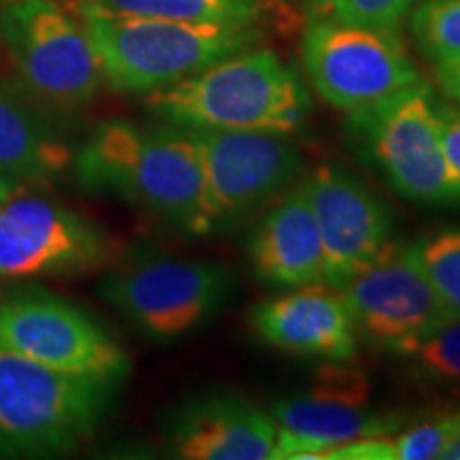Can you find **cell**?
<instances>
[{"mask_svg":"<svg viewBox=\"0 0 460 460\" xmlns=\"http://www.w3.org/2000/svg\"><path fill=\"white\" fill-rule=\"evenodd\" d=\"M73 172L85 192L113 194L190 237L216 234L190 130L105 119L75 154Z\"/></svg>","mask_w":460,"mask_h":460,"instance_id":"obj_1","label":"cell"},{"mask_svg":"<svg viewBox=\"0 0 460 460\" xmlns=\"http://www.w3.org/2000/svg\"><path fill=\"white\" fill-rule=\"evenodd\" d=\"M146 109L183 130H250L292 137L307 122L312 99L292 66L271 49L222 58L181 82L146 94Z\"/></svg>","mask_w":460,"mask_h":460,"instance_id":"obj_2","label":"cell"},{"mask_svg":"<svg viewBox=\"0 0 460 460\" xmlns=\"http://www.w3.org/2000/svg\"><path fill=\"white\" fill-rule=\"evenodd\" d=\"M79 22L99 56L102 82L115 92L149 94L222 58L256 48V24H197L109 11L79 0Z\"/></svg>","mask_w":460,"mask_h":460,"instance_id":"obj_3","label":"cell"},{"mask_svg":"<svg viewBox=\"0 0 460 460\" xmlns=\"http://www.w3.org/2000/svg\"><path fill=\"white\" fill-rule=\"evenodd\" d=\"M437 96L418 82L348 111L343 132L352 152L401 199L460 205V188L441 152Z\"/></svg>","mask_w":460,"mask_h":460,"instance_id":"obj_4","label":"cell"},{"mask_svg":"<svg viewBox=\"0 0 460 460\" xmlns=\"http://www.w3.org/2000/svg\"><path fill=\"white\" fill-rule=\"evenodd\" d=\"M0 345V456H56L94 435L113 388Z\"/></svg>","mask_w":460,"mask_h":460,"instance_id":"obj_5","label":"cell"},{"mask_svg":"<svg viewBox=\"0 0 460 460\" xmlns=\"http://www.w3.org/2000/svg\"><path fill=\"white\" fill-rule=\"evenodd\" d=\"M234 292V275L220 262L147 258L107 273L99 295L143 335L171 343L214 318Z\"/></svg>","mask_w":460,"mask_h":460,"instance_id":"obj_6","label":"cell"},{"mask_svg":"<svg viewBox=\"0 0 460 460\" xmlns=\"http://www.w3.org/2000/svg\"><path fill=\"white\" fill-rule=\"evenodd\" d=\"M0 37L43 105L71 111L88 105L105 84L84 24L51 0H13L0 13Z\"/></svg>","mask_w":460,"mask_h":460,"instance_id":"obj_7","label":"cell"},{"mask_svg":"<svg viewBox=\"0 0 460 460\" xmlns=\"http://www.w3.org/2000/svg\"><path fill=\"white\" fill-rule=\"evenodd\" d=\"M301 62L315 94L345 113L422 82L401 34L386 28L312 17Z\"/></svg>","mask_w":460,"mask_h":460,"instance_id":"obj_8","label":"cell"},{"mask_svg":"<svg viewBox=\"0 0 460 460\" xmlns=\"http://www.w3.org/2000/svg\"><path fill=\"white\" fill-rule=\"evenodd\" d=\"M0 345L75 376L119 384L130 360L111 332L82 307L28 288L0 301Z\"/></svg>","mask_w":460,"mask_h":460,"instance_id":"obj_9","label":"cell"},{"mask_svg":"<svg viewBox=\"0 0 460 460\" xmlns=\"http://www.w3.org/2000/svg\"><path fill=\"white\" fill-rule=\"evenodd\" d=\"M197 143L216 233L271 205L305 171L288 135L250 130H190Z\"/></svg>","mask_w":460,"mask_h":460,"instance_id":"obj_10","label":"cell"},{"mask_svg":"<svg viewBox=\"0 0 460 460\" xmlns=\"http://www.w3.org/2000/svg\"><path fill=\"white\" fill-rule=\"evenodd\" d=\"M278 422L273 460H326L331 447L371 435H394L411 422L402 411L369 407V382L360 371L329 362L307 393L271 405Z\"/></svg>","mask_w":460,"mask_h":460,"instance_id":"obj_11","label":"cell"},{"mask_svg":"<svg viewBox=\"0 0 460 460\" xmlns=\"http://www.w3.org/2000/svg\"><path fill=\"white\" fill-rule=\"evenodd\" d=\"M339 292L358 339L393 356L452 315L413 256L410 241L396 237Z\"/></svg>","mask_w":460,"mask_h":460,"instance_id":"obj_12","label":"cell"},{"mask_svg":"<svg viewBox=\"0 0 460 460\" xmlns=\"http://www.w3.org/2000/svg\"><path fill=\"white\" fill-rule=\"evenodd\" d=\"M109 247L105 230L54 199L11 188L0 200V278L90 271Z\"/></svg>","mask_w":460,"mask_h":460,"instance_id":"obj_13","label":"cell"},{"mask_svg":"<svg viewBox=\"0 0 460 460\" xmlns=\"http://www.w3.org/2000/svg\"><path fill=\"white\" fill-rule=\"evenodd\" d=\"M324 250V284H348L394 237V216L386 200L354 172L335 164L315 166L303 181Z\"/></svg>","mask_w":460,"mask_h":460,"instance_id":"obj_14","label":"cell"},{"mask_svg":"<svg viewBox=\"0 0 460 460\" xmlns=\"http://www.w3.org/2000/svg\"><path fill=\"white\" fill-rule=\"evenodd\" d=\"M278 430L271 411L234 393L192 396L164 420L166 450L181 460H273Z\"/></svg>","mask_w":460,"mask_h":460,"instance_id":"obj_15","label":"cell"},{"mask_svg":"<svg viewBox=\"0 0 460 460\" xmlns=\"http://www.w3.org/2000/svg\"><path fill=\"white\" fill-rule=\"evenodd\" d=\"M256 335L281 352L349 362L358 352V332L341 292L326 284L288 290L252 307Z\"/></svg>","mask_w":460,"mask_h":460,"instance_id":"obj_16","label":"cell"},{"mask_svg":"<svg viewBox=\"0 0 460 460\" xmlns=\"http://www.w3.org/2000/svg\"><path fill=\"white\" fill-rule=\"evenodd\" d=\"M252 271L278 290L324 284V250L303 183L269 205L247 234Z\"/></svg>","mask_w":460,"mask_h":460,"instance_id":"obj_17","label":"cell"},{"mask_svg":"<svg viewBox=\"0 0 460 460\" xmlns=\"http://www.w3.org/2000/svg\"><path fill=\"white\" fill-rule=\"evenodd\" d=\"M75 152L24 101L0 88V181H48L73 169Z\"/></svg>","mask_w":460,"mask_h":460,"instance_id":"obj_18","label":"cell"},{"mask_svg":"<svg viewBox=\"0 0 460 460\" xmlns=\"http://www.w3.org/2000/svg\"><path fill=\"white\" fill-rule=\"evenodd\" d=\"M109 11L197 24H256L275 0H90Z\"/></svg>","mask_w":460,"mask_h":460,"instance_id":"obj_19","label":"cell"},{"mask_svg":"<svg viewBox=\"0 0 460 460\" xmlns=\"http://www.w3.org/2000/svg\"><path fill=\"white\" fill-rule=\"evenodd\" d=\"M396 358L416 384L460 393V315H447Z\"/></svg>","mask_w":460,"mask_h":460,"instance_id":"obj_20","label":"cell"},{"mask_svg":"<svg viewBox=\"0 0 460 460\" xmlns=\"http://www.w3.org/2000/svg\"><path fill=\"white\" fill-rule=\"evenodd\" d=\"M407 26L430 65L460 62V0H418L407 15Z\"/></svg>","mask_w":460,"mask_h":460,"instance_id":"obj_21","label":"cell"},{"mask_svg":"<svg viewBox=\"0 0 460 460\" xmlns=\"http://www.w3.org/2000/svg\"><path fill=\"white\" fill-rule=\"evenodd\" d=\"M410 245L444 307L460 315V226L424 234Z\"/></svg>","mask_w":460,"mask_h":460,"instance_id":"obj_22","label":"cell"},{"mask_svg":"<svg viewBox=\"0 0 460 460\" xmlns=\"http://www.w3.org/2000/svg\"><path fill=\"white\" fill-rule=\"evenodd\" d=\"M312 17L396 31L418 0H301Z\"/></svg>","mask_w":460,"mask_h":460,"instance_id":"obj_23","label":"cell"},{"mask_svg":"<svg viewBox=\"0 0 460 460\" xmlns=\"http://www.w3.org/2000/svg\"><path fill=\"white\" fill-rule=\"evenodd\" d=\"M460 430V407L427 420L407 422L394 433L396 460H444L447 446Z\"/></svg>","mask_w":460,"mask_h":460,"instance_id":"obj_24","label":"cell"},{"mask_svg":"<svg viewBox=\"0 0 460 460\" xmlns=\"http://www.w3.org/2000/svg\"><path fill=\"white\" fill-rule=\"evenodd\" d=\"M326 460H396L394 435H371L331 447Z\"/></svg>","mask_w":460,"mask_h":460,"instance_id":"obj_25","label":"cell"},{"mask_svg":"<svg viewBox=\"0 0 460 460\" xmlns=\"http://www.w3.org/2000/svg\"><path fill=\"white\" fill-rule=\"evenodd\" d=\"M437 118H439L441 152H444L447 169L460 188V105L439 101L437 102Z\"/></svg>","mask_w":460,"mask_h":460,"instance_id":"obj_26","label":"cell"},{"mask_svg":"<svg viewBox=\"0 0 460 460\" xmlns=\"http://www.w3.org/2000/svg\"><path fill=\"white\" fill-rule=\"evenodd\" d=\"M435 82L439 85L441 94L450 102L460 105V62H450V65L433 66Z\"/></svg>","mask_w":460,"mask_h":460,"instance_id":"obj_27","label":"cell"},{"mask_svg":"<svg viewBox=\"0 0 460 460\" xmlns=\"http://www.w3.org/2000/svg\"><path fill=\"white\" fill-rule=\"evenodd\" d=\"M444 460H460V430H458V435L452 439V444L447 446Z\"/></svg>","mask_w":460,"mask_h":460,"instance_id":"obj_28","label":"cell"},{"mask_svg":"<svg viewBox=\"0 0 460 460\" xmlns=\"http://www.w3.org/2000/svg\"><path fill=\"white\" fill-rule=\"evenodd\" d=\"M9 192H11V183H4V181H0V200H3L4 197H7Z\"/></svg>","mask_w":460,"mask_h":460,"instance_id":"obj_29","label":"cell"}]
</instances>
